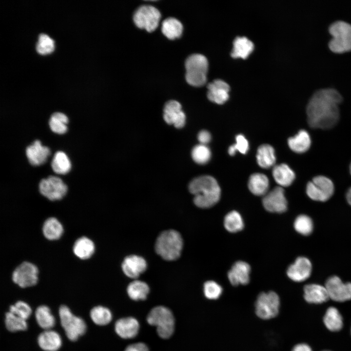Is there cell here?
I'll list each match as a JSON object with an SVG mask.
<instances>
[{
    "label": "cell",
    "mask_w": 351,
    "mask_h": 351,
    "mask_svg": "<svg viewBox=\"0 0 351 351\" xmlns=\"http://www.w3.org/2000/svg\"><path fill=\"white\" fill-rule=\"evenodd\" d=\"M342 100L341 94L333 88L316 90L309 98L306 107L309 126L322 129L334 126L339 119V105Z\"/></svg>",
    "instance_id": "1"
},
{
    "label": "cell",
    "mask_w": 351,
    "mask_h": 351,
    "mask_svg": "<svg viewBox=\"0 0 351 351\" xmlns=\"http://www.w3.org/2000/svg\"><path fill=\"white\" fill-rule=\"evenodd\" d=\"M189 190L194 195L195 205L201 208L213 206L220 198V187L215 179L210 176H200L193 179L189 184Z\"/></svg>",
    "instance_id": "2"
},
{
    "label": "cell",
    "mask_w": 351,
    "mask_h": 351,
    "mask_svg": "<svg viewBox=\"0 0 351 351\" xmlns=\"http://www.w3.org/2000/svg\"><path fill=\"white\" fill-rule=\"evenodd\" d=\"M183 244L182 237L178 232L174 230H167L162 232L158 236L155 250L164 259L172 261L179 257Z\"/></svg>",
    "instance_id": "3"
},
{
    "label": "cell",
    "mask_w": 351,
    "mask_h": 351,
    "mask_svg": "<svg viewBox=\"0 0 351 351\" xmlns=\"http://www.w3.org/2000/svg\"><path fill=\"white\" fill-rule=\"evenodd\" d=\"M328 31L332 36L328 42L331 51L341 53L351 50V23L337 20L330 24Z\"/></svg>",
    "instance_id": "4"
},
{
    "label": "cell",
    "mask_w": 351,
    "mask_h": 351,
    "mask_svg": "<svg viewBox=\"0 0 351 351\" xmlns=\"http://www.w3.org/2000/svg\"><path fill=\"white\" fill-rule=\"evenodd\" d=\"M60 325L67 338L75 342L84 335L87 331L84 320L73 313L66 305H61L58 309Z\"/></svg>",
    "instance_id": "5"
},
{
    "label": "cell",
    "mask_w": 351,
    "mask_h": 351,
    "mask_svg": "<svg viewBox=\"0 0 351 351\" xmlns=\"http://www.w3.org/2000/svg\"><path fill=\"white\" fill-rule=\"evenodd\" d=\"M185 79L188 83L194 86H201L207 80L208 67L207 58L200 54L189 56L185 62Z\"/></svg>",
    "instance_id": "6"
},
{
    "label": "cell",
    "mask_w": 351,
    "mask_h": 351,
    "mask_svg": "<svg viewBox=\"0 0 351 351\" xmlns=\"http://www.w3.org/2000/svg\"><path fill=\"white\" fill-rule=\"evenodd\" d=\"M147 321L156 327L158 335L163 339L170 337L174 332L175 319L172 312L162 306L156 307L149 313Z\"/></svg>",
    "instance_id": "7"
},
{
    "label": "cell",
    "mask_w": 351,
    "mask_h": 351,
    "mask_svg": "<svg viewBox=\"0 0 351 351\" xmlns=\"http://www.w3.org/2000/svg\"><path fill=\"white\" fill-rule=\"evenodd\" d=\"M39 271L34 263L24 261L14 269L11 274L13 282L18 287L25 289L36 286L39 281Z\"/></svg>",
    "instance_id": "8"
},
{
    "label": "cell",
    "mask_w": 351,
    "mask_h": 351,
    "mask_svg": "<svg viewBox=\"0 0 351 351\" xmlns=\"http://www.w3.org/2000/svg\"><path fill=\"white\" fill-rule=\"evenodd\" d=\"M280 299L273 292H261L255 302V312L260 319L268 320L275 317L278 314Z\"/></svg>",
    "instance_id": "9"
},
{
    "label": "cell",
    "mask_w": 351,
    "mask_h": 351,
    "mask_svg": "<svg viewBox=\"0 0 351 351\" xmlns=\"http://www.w3.org/2000/svg\"><path fill=\"white\" fill-rule=\"evenodd\" d=\"M160 18L159 11L155 7L149 5L139 7L133 15V20L136 25L149 32H153L157 28Z\"/></svg>",
    "instance_id": "10"
},
{
    "label": "cell",
    "mask_w": 351,
    "mask_h": 351,
    "mask_svg": "<svg viewBox=\"0 0 351 351\" xmlns=\"http://www.w3.org/2000/svg\"><path fill=\"white\" fill-rule=\"evenodd\" d=\"M334 185L329 178L318 176L308 183L306 193L312 199L318 201H326L332 195Z\"/></svg>",
    "instance_id": "11"
},
{
    "label": "cell",
    "mask_w": 351,
    "mask_h": 351,
    "mask_svg": "<svg viewBox=\"0 0 351 351\" xmlns=\"http://www.w3.org/2000/svg\"><path fill=\"white\" fill-rule=\"evenodd\" d=\"M67 191V186L58 176H49L42 179L39 183V193L50 201L62 199L66 195Z\"/></svg>",
    "instance_id": "12"
},
{
    "label": "cell",
    "mask_w": 351,
    "mask_h": 351,
    "mask_svg": "<svg viewBox=\"0 0 351 351\" xmlns=\"http://www.w3.org/2000/svg\"><path fill=\"white\" fill-rule=\"evenodd\" d=\"M325 287L329 298L337 302L351 299V283H343L339 277L333 276L327 280Z\"/></svg>",
    "instance_id": "13"
},
{
    "label": "cell",
    "mask_w": 351,
    "mask_h": 351,
    "mask_svg": "<svg viewBox=\"0 0 351 351\" xmlns=\"http://www.w3.org/2000/svg\"><path fill=\"white\" fill-rule=\"evenodd\" d=\"M264 208L272 213H281L287 209V201L284 190L281 187H276L268 192L262 199Z\"/></svg>",
    "instance_id": "14"
},
{
    "label": "cell",
    "mask_w": 351,
    "mask_h": 351,
    "mask_svg": "<svg viewBox=\"0 0 351 351\" xmlns=\"http://www.w3.org/2000/svg\"><path fill=\"white\" fill-rule=\"evenodd\" d=\"M163 118L169 124L174 125L177 128H182L185 124L186 116L180 103L174 100L167 102L164 107Z\"/></svg>",
    "instance_id": "15"
},
{
    "label": "cell",
    "mask_w": 351,
    "mask_h": 351,
    "mask_svg": "<svg viewBox=\"0 0 351 351\" xmlns=\"http://www.w3.org/2000/svg\"><path fill=\"white\" fill-rule=\"evenodd\" d=\"M312 269V264L307 258L299 257L289 267L287 274L292 281L302 282L310 277Z\"/></svg>",
    "instance_id": "16"
},
{
    "label": "cell",
    "mask_w": 351,
    "mask_h": 351,
    "mask_svg": "<svg viewBox=\"0 0 351 351\" xmlns=\"http://www.w3.org/2000/svg\"><path fill=\"white\" fill-rule=\"evenodd\" d=\"M25 153L30 164L35 166L44 164L51 154L50 149L42 146L39 140H35L27 146Z\"/></svg>",
    "instance_id": "17"
},
{
    "label": "cell",
    "mask_w": 351,
    "mask_h": 351,
    "mask_svg": "<svg viewBox=\"0 0 351 351\" xmlns=\"http://www.w3.org/2000/svg\"><path fill=\"white\" fill-rule=\"evenodd\" d=\"M39 347L44 351H58L62 345L60 334L52 329L43 330L37 338Z\"/></svg>",
    "instance_id": "18"
},
{
    "label": "cell",
    "mask_w": 351,
    "mask_h": 351,
    "mask_svg": "<svg viewBox=\"0 0 351 351\" xmlns=\"http://www.w3.org/2000/svg\"><path fill=\"white\" fill-rule=\"evenodd\" d=\"M207 97L209 99L217 104H223L229 98L230 86L221 79H215L207 86Z\"/></svg>",
    "instance_id": "19"
},
{
    "label": "cell",
    "mask_w": 351,
    "mask_h": 351,
    "mask_svg": "<svg viewBox=\"0 0 351 351\" xmlns=\"http://www.w3.org/2000/svg\"><path fill=\"white\" fill-rule=\"evenodd\" d=\"M251 268L246 262L238 261L232 267L228 273V278L233 286L246 285L250 281Z\"/></svg>",
    "instance_id": "20"
},
{
    "label": "cell",
    "mask_w": 351,
    "mask_h": 351,
    "mask_svg": "<svg viewBox=\"0 0 351 351\" xmlns=\"http://www.w3.org/2000/svg\"><path fill=\"white\" fill-rule=\"evenodd\" d=\"M74 255L81 260H87L94 255L96 250L94 242L84 235L78 237L74 242L72 249Z\"/></svg>",
    "instance_id": "21"
},
{
    "label": "cell",
    "mask_w": 351,
    "mask_h": 351,
    "mask_svg": "<svg viewBox=\"0 0 351 351\" xmlns=\"http://www.w3.org/2000/svg\"><path fill=\"white\" fill-rule=\"evenodd\" d=\"M124 273L129 277L136 278L147 269V263L142 257L131 255L126 257L122 264Z\"/></svg>",
    "instance_id": "22"
},
{
    "label": "cell",
    "mask_w": 351,
    "mask_h": 351,
    "mask_svg": "<svg viewBox=\"0 0 351 351\" xmlns=\"http://www.w3.org/2000/svg\"><path fill=\"white\" fill-rule=\"evenodd\" d=\"M43 237L50 241L60 239L64 232V226L61 222L55 216H50L45 219L41 227Z\"/></svg>",
    "instance_id": "23"
},
{
    "label": "cell",
    "mask_w": 351,
    "mask_h": 351,
    "mask_svg": "<svg viewBox=\"0 0 351 351\" xmlns=\"http://www.w3.org/2000/svg\"><path fill=\"white\" fill-rule=\"evenodd\" d=\"M139 325L134 317L122 318L117 320L115 325V330L117 334L124 339L135 337L139 331Z\"/></svg>",
    "instance_id": "24"
},
{
    "label": "cell",
    "mask_w": 351,
    "mask_h": 351,
    "mask_svg": "<svg viewBox=\"0 0 351 351\" xmlns=\"http://www.w3.org/2000/svg\"><path fill=\"white\" fill-rule=\"evenodd\" d=\"M304 297L310 303L319 304L326 302L329 299L325 286L318 284H309L304 288Z\"/></svg>",
    "instance_id": "25"
},
{
    "label": "cell",
    "mask_w": 351,
    "mask_h": 351,
    "mask_svg": "<svg viewBox=\"0 0 351 351\" xmlns=\"http://www.w3.org/2000/svg\"><path fill=\"white\" fill-rule=\"evenodd\" d=\"M35 317L38 325L43 330L52 329L56 325V318L47 305L38 306L35 312Z\"/></svg>",
    "instance_id": "26"
},
{
    "label": "cell",
    "mask_w": 351,
    "mask_h": 351,
    "mask_svg": "<svg viewBox=\"0 0 351 351\" xmlns=\"http://www.w3.org/2000/svg\"><path fill=\"white\" fill-rule=\"evenodd\" d=\"M273 176L276 183L282 187L291 185L295 177L294 172L288 165L284 163L273 167Z\"/></svg>",
    "instance_id": "27"
},
{
    "label": "cell",
    "mask_w": 351,
    "mask_h": 351,
    "mask_svg": "<svg viewBox=\"0 0 351 351\" xmlns=\"http://www.w3.org/2000/svg\"><path fill=\"white\" fill-rule=\"evenodd\" d=\"M248 188L255 195H265L268 191L269 181L267 176L261 173L252 175L248 181Z\"/></svg>",
    "instance_id": "28"
},
{
    "label": "cell",
    "mask_w": 351,
    "mask_h": 351,
    "mask_svg": "<svg viewBox=\"0 0 351 351\" xmlns=\"http://www.w3.org/2000/svg\"><path fill=\"white\" fill-rule=\"evenodd\" d=\"M288 143L292 151L300 154L309 150L311 145V139L308 133L304 130H301L297 135L290 137Z\"/></svg>",
    "instance_id": "29"
},
{
    "label": "cell",
    "mask_w": 351,
    "mask_h": 351,
    "mask_svg": "<svg viewBox=\"0 0 351 351\" xmlns=\"http://www.w3.org/2000/svg\"><path fill=\"white\" fill-rule=\"evenodd\" d=\"M256 160L258 164L263 168L268 169L273 166L276 161L273 148L267 144L260 145L257 149Z\"/></svg>",
    "instance_id": "30"
},
{
    "label": "cell",
    "mask_w": 351,
    "mask_h": 351,
    "mask_svg": "<svg viewBox=\"0 0 351 351\" xmlns=\"http://www.w3.org/2000/svg\"><path fill=\"white\" fill-rule=\"evenodd\" d=\"M254 47L253 42L245 37H237L233 42L231 55L234 58H246Z\"/></svg>",
    "instance_id": "31"
},
{
    "label": "cell",
    "mask_w": 351,
    "mask_h": 351,
    "mask_svg": "<svg viewBox=\"0 0 351 351\" xmlns=\"http://www.w3.org/2000/svg\"><path fill=\"white\" fill-rule=\"evenodd\" d=\"M161 31L168 39H174L181 36L183 32V25L177 19L169 17L163 21Z\"/></svg>",
    "instance_id": "32"
},
{
    "label": "cell",
    "mask_w": 351,
    "mask_h": 351,
    "mask_svg": "<svg viewBox=\"0 0 351 351\" xmlns=\"http://www.w3.org/2000/svg\"><path fill=\"white\" fill-rule=\"evenodd\" d=\"M323 322L331 331L337 332L343 327V318L338 310L334 307L329 308L324 316Z\"/></svg>",
    "instance_id": "33"
},
{
    "label": "cell",
    "mask_w": 351,
    "mask_h": 351,
    "mask_svg": "<svg viewBox=\"0 0 351 351\" xmlns=\"http://www.w3.org/2000/svg\"><path fill=\"white\" fill-rule=\"evenodd\" d=\"M51 167L55 173L65 175L70 172L71 163L66 154L62 151H57L51 162Z\"/></svg>",
    "instance_id": "34"
},
{
    "label": "cell",
    "mask_w": 351,
    "mask_h": 351,
    "mask_svg": "<svg viewBox=\"0 0 351 351\" xmlns=\"http://www.w3.org/2000/svg\"><path fill=\"white\" fill-rule=\"evenodd\" d=\"M127 291L129 296L133 300H145L149 292V288L144 282L135 280L128 286Z\"/></svg>",
    "instance_id": "35"
},
{
    "label": "cell",
    "mask_w": 351,
    "mask_h": 351,
    "mask_svg": "<svg viewBox=\"0 0 351 351\" xmlns=\"http://www.w3.org/2000/svg\"><path fill=\"white\" fill-rule=\"evenodd\" d=\"M89 314L93 323L98 326L106 325L112 319V314L110 310L102 306L94 307L90 310Z\"/></svg>",
    "instance_id": "36"
},
{
    "label": "cell",
    "mask_w": 351,
    "mask_h": 351,
    "mask_svg": "<svg viewBox=\"0 0 351 351\" xmlns=\"http://www.w3.org/2000/svg\"><path fill=\"white\" fill-rule=\"evenodd\" d=\"M4 323L6 329L12 332L24 331L28 328L26 320L9 311L5 314Z\"/></svg>",
    "instance_id": "37"
},
{
    "label": "cell",
    "mask_w": 351,
    "mask_h": 351,
    "mask_svg": "<svg viewBox=\"0 0 351 351\" xmlns=\"http://www.w3.org/2000/svg\"><path fill=\"white\" fill-rule=\"evenodd\" d=\"M68 118L64 114L61 112L54 113L49 120V127L54 133L62 135L66 133L68 130L67 124Z\"/></svg>",
    "instance_id": "38"
},
{
    "label": "cell",
    "mask_w": 351,
    "mask_h": 351,
    "mask_svg": "<svg viewBox=\"0 0 351 351\" xmlns=\"http://www.w3.org/2000/svg\"><path fill=\"white\" fill-rule=\"evenodd\" d=\"M224 225L229 232L236 233L243 229L244 222L240 214L236 211H233L225 215Z\"/></svg>",
    "instance_id": "39"
},
{
    "label": "cell",
    "mask_w": 351,
    "mask_h": 351,
    "mask_svg": "<svg viewBox=\"0 0 351 351\" xmlns=\"http://www.w3.org/2000/svg\"><path fill=\"white\" fill-rule=\"evenodd\" d=\"M191 155L195 162L199 164H205L210 160L211 152L206 145L199 144L193 148Z\"/></svg>",
    "instance_id": "40"
},
{
    "label": "cell",
    "mask_w": 351,
    "mask_h": 351,
    "mask_svg": "<svg viewBox=\"0 0 351 351\" xmlns=\"http://www.w3.org/2000/svg\"><path fill=\"white\" fill-rule=\"evenodd\" d=\"M294 227L298 233L307 235L311 234L312 231V221L308 216L305 214L300 215L294 222Z\"/></svg>",
    "instance_id": "41"
},
{
    "label": "cell",
    "mask_w": 351,
    "mask_h": 351,
    "mask_svg": "<svg viewBox=\"0 0 351 351\" xmlns=\"http://www.w3.org/2000/svg\"><path fill=\"white\" fill-rule=\"evenodd\" d=\"M9 311L16 315L27 320L31 315L32 309L26 302L19 300L10 306Z\"/></svg>",
    "instance_id": "42"
},
{
    "label": "cell",
    "mask_w": 351,
    "mask_h": 351,
    "mask_svg": "<svg viewBox=\"0 0 351 351\" xmlns=\"http://www.w3.org/2000/svg\"><path fill=\"white\" fill-rule=\"evenodd\" d=\"M36 49L41 54L50 53L54 49V40L47 34L41 33L39 35Z\"/></svg>",
    "instance_id": "43"
},
{
    "label": "cell",
    "mask_w": 351,
    "mask_h": 351,
    "mask_svg": "<svg viewBox=\"0 0 351 351\" xmlns=\"http://www.w3.org/2000/svg\"><path fill=\"white\" fill-rule=\"evenodd\" d=\"M204 293L205 297L211 300L217 299L222 292L221 286L213 280L206 281L204 284Z\"/></svg>",
    "instance_id": "44"
},
{
    "label": "cell",
    "mask_w": 351,
    "mask_h": 351,
    "mask_svg": "<svg viewBox=\"0 0 351 351\" xmlns=\"http://www.w3.org/2000/svg\"><path fill=\"white\" fill-rule=\"evenodd\" d=\"M236 143L228 148V153L233 156L237 151L242 154H245L249 150V143L247 139L242 135H238L235 137Z\"/></svg>",
    "instance_id": "45"
},
{
    "label": "cell",
    "mask_w": 351,
    "mask_h": 351,
    "mask_svg": "<svg viewBox=\"0 0 351 351\" xmlns=\"http://www.w3.org/2000/svg\"><path fill=\"white\" fill-rule=\"evenodd\" d=\"M124 351H149V349L145 344L139 342L129 345Z\"/></svg>",
    "instance_id": "46"
},
{
    "label": "cell",
    "mask_w": 351,
    "mask_h": 351,
    "mask_svg": "<svg viewBox=\"0 0 351 351\" xmlns=\"http://www.w3.org/2000/svg\"><path fill=\"white\" fill-rule=\"evenodd\" d=\"M197 138L200 144L206 145L211 140V135L208 131L202 130L199 132Z\"/></svg>",
    "instance_id": "47"
},
{
    "label": "cell",
    "mask_w": 351,
    "mask_h": 351,
    "mask_svg": "<svg viewBox=\"0 0 351 351\" xmlns=\"http://www.w3.org/2000/svg\"><path fill=\"white\" fill-rule=\"evenodd\" d=\"M292 351H312V350L308 345L301 343L294 346Z\"/></svg>",
    "instance_id": "48"
},
{
    "label": "cell",
    "mask_w": 351,
    "mask_h": 351,
    "mask_svg": "<svg viewBox=\"0 0 351 351\" xmlns=\"http://www.w3.org/2000/svg\"><path fill=\"white\" fill-rule=\"evenodd\" d=\"M346 198L348 203L351 205V187L347 193Z\"/></svg>",
    "instance_id": "49"
},
{
    "label": "cell",
    "mask_w": 351,
    "mask_h": 351,
    "mask_svg": "<svg viewBox=\"0 0 351 351\" xmlns=\"http://www.w3.org/2000/svg\"><path fill=\"white\" fill-rule=\"evenodd\" d=\"M350 173H351V163L350 166Z\"/></svg>",
    "instance_id": "50"
}]
</instances>
